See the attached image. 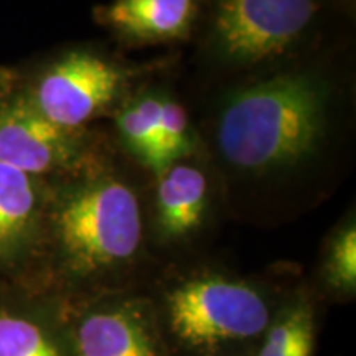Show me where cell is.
I'll list each match as a JSON object with an SVG mask.
<instances>
[{
  "label": "cell",
  "mask_w": 356,
  "mask_h": 356,
  "mask_svg": "<svg viewBox=\"0 0 356 356\" xmlns=\"http://www.w3.org/2000/svg\"><path fill=\"white\" fill-rule=\"evenodd\" d=\"M139 198L113 177L50 181L42 238L24 282L76 302L114 291L144 249Z\"/></svg>",
  "instance_id": "cell-1"
},
{
  "label": "cell",
  "mask_w": 356,
  "mask_h": 356,
  "mask_svg": "<svg viewBox=\"0 0 356 356\" xmlns=\"http://www.w3.org/2000/svg\"><path fill=\"white\" fill-rule=\"evenodd\" d=\"M327 86L310 73H284L234 92L222 106L216 142L229 165L266 173L297 165L322 144Z\"/></svg>",
  "instance_id": "cell-2"
},
{
  "label": "cell",
  "mask_w": 356,
  "mask_h": 356,
  "mask_svg": "<svg viewBox=\"0 0 356 356\" xmlns=\"http://www.w3.org/2000/svg\"><path fill=\"white\" fill-rule=\"evenodd\" d=\"M284 299L248 279L198 270L154 302L173 356H213L259 343Z\"/></svg>",
  "instance_id": "cell-3"
},
{
  "label": "cell",
  "mask_w": 356,
  "mask_h": 356,
  "mask_svg": "<svg viewBox=\"0 0 356 356\" xmlns=\"http://www.w3.org/2000/svg\"><path fill=\"white\" fill-rule=\"evenodd\" d=\"M10 76L17 91L44 119L81 132L121 95L129 73L91 50H66L25 73L10 71Z\"/></svg>",
  "instance_id": "cell-4"
},
{
  "label": "cell",
  "mask_w": 356,
  "mask_h": 356,
  "mask_svg": "<svg viewBox=\"0 0 356 356\" xmlns=\"http://www.w3.org/2000/svg\"><path fill=\"white\" fill-rule=\"evenodd\" d=\"M65 307L74 356H173L150 296L118 291Z\"/></svg>",
  "instance_id": "cell-5"
},
{
  "label": "cell",
  "mask_w": 356,
  "mask_h": 356,
  "mask_svg": "<svg viewBox=\"0 0 356 356\" xmlns=\"http://www.w3.org/2000/svg\"><path fill=\"white\" fill-rule=\"evenodd\" d=\"M315 12V0H215L213 44L231 65L264 63L304 35Z\"/></svg>",
  "instance_id": "cell-6"
},
{
  "label": "cell",
  "mask_w": 356,
  "mask_h": 356,
  "mask_svg": "<svg viewBox=\"0 0 356 356\" xmlns=\"http://www.w3.org/2000/svg\"><path fill=\"white\" fill-rule=\"evenodd\" d=\"M84 157L81 132L66 131L44 119L12 83L10 70L0 73V162L58 181L78 175Z\"/></svg>",
  "instance_id": "cell-7"
},
{
  "label": "cell",
  "mask_w": 356,
  "mask_h": 356,
  "mask_svg": "<svg viewBox=\"0 0 356 356\" xmlns=\"http://www.w3.org/2000/svg\"><path fill=\"white\" fill-rule=\"evenodd\" d=\"M0 356H74L65 302L24 280L0 279Z\"/></svg>",
  "instance_id": "cell-8"
},
{
  "label": "cell",
  "mask_w": 356,
  "mask_h": 356,
  "mask_svg": "<svg viewBox=\"0 0 356 356\" xmlns=\"http://www.w3.org/2000/svg\"><path fill=\"white\" fill-rule=\"evenodd\" d=\"M50 181L0 162V279L25 280L42 238Z\"/></svg>",
  "instance_id": "cell-9"
},
{
  "label": "cell",
  "mask_w": 356,
  "mask_h": 356,
  "mask_svg": "<svg viewBox=\"0 0 356 356\" xmlns=\"http://www.w3.org/2000/svg\"><path fill=\"white\" fill-rule=\"evenodd\" d=\"M208 180L200 168L175 162L159 175L155 193V238L160 244L190 241L203 228Z\"/></svg>",
  "instance_id": "cell-10"
},
{
  "label": "cell",
  "mask_w": 356,
  "mask_h": 356,
  "mask_svg": "<svg viewBox=\"0 0 356 356\" xmlns=\"http://www.w3.org/2000/svg\"><path fill=\"white\" fill-rule=\"evenodd\" d=\"M197 0H113L97 8L102 24L136 42H168L185 37Z\"/></svg>",
  "instance_id": "cell-11"
},
{
  "label": "cell",
  "mask_w": 356,
  "mask_h": 356,
  "mask_svg": "<svg viewBox=\"0 0 356 356\" xmlns=\"http://www.w3.org/2000/svg\"><path fill=\"white\" fill-rule=\"evenodd\" d=\"M318 333L317 305L307 291L293 292L282 300L254 356H315Z\"/></svg>",
  "instance_id": "cell-12"
},
{
  "label": "cell",
  "mask_w": 356,
  "mask_h": 356,
  "mask_svg": "<svg viewBox=\"0 0 356 356\" xmlns=\"http://www.w3.org/2000/svg\"><path fill=\"white\" fill-rule=\"evenodd\" d=\"M159 118L160 97L154 95L132 101L118 115L122 144L157 175L162 173L159 160Z\"/></svg>",
  "instance_id": "cell-13"
},
{
  "label": "cell",
  "mask_w": 356,
  "mask_h": 356,
  "mask_svg": "<svg viewBox=\"0 0 356 356\" xmlns=\"http://www.w3.org/2000/svg\"><path fill=\"white\" fill-rule=\"evenodd\" d=\"M322 280L335 299L351 300L356 293V225L341 222L325 248Z\"/></svg>",
  "instance_id": "cell-14"
},
{
  "label": "cell",
  "mask_w": 356,
  "mask_h": 356,
  "mask_svg": "<svg viewBox=\"0 0 356 356\" xmlns=\"http://www.w3.org/2000/svg\"><path fill=\"white\" fill-rule=\"evenodd\" d=\"M193 147V131L184 106L170 97H160L159 160L162 172L190 155Z\"/></svg>",
  "instance_id": "cell-15"
},
{
  "label": "cell",
  "mask_w": 356,
  "mask_h": 356,
  "mask_svg": "<svg viewBox=\"0 0 356 356\" xmlns=\"http://www.w3.org/2000/svg\"><path fill=\"white\" fill-rule=\"evenodd\" d=\"M254 348H241V350H233V351H225V353H218L213 356H254Z\"/></svg>",
  "instance_id": "cell-16"
},
{
  "label": "cell",
  "mask_w": 356,
  "mask_h": 356,
  "mask_svg": "<svg viewBox=\"0 0 356 356\" xmlns=\"http://www.w3.org/2000/svg\"><path fill=\"white\" fill-rule=\"evenodd\" d=\"M0 73H2V68H0Z\"/></svg>",
  "instance_id": "cell-17"
}]
</instances>
